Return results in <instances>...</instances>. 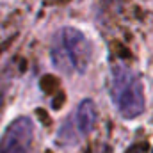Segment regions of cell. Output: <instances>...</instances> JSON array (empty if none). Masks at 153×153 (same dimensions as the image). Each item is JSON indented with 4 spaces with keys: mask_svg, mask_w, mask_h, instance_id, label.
<instances>
[{
    "mask_svg": "<svg viewBox=\"0 0 153 153\" xmlns=\"http://www.w3.org/2000/svg\"><path fill=\"white\" fill-rule=\"evenodd\" d=\"M52 62L68 75H82L93 59V45L89 38L75 27H62L55 32L52 48Z\"/></svg>",
    "mask_w": 153,
    "mask_h": 153,
    "instance_id": "6da1fadb",
    "label": "cell"
},
{
    "mask_svg": "<svg viewBox=\"0 0 153 153\" xmlns=\"http://www.w3.org/2000/svg\"><path fill=\"white\" fill-rule=\"evenodd\" d=\"M111 98L114 102L117 112L134 119L144 111V93L141 78L125 64H114L111 70V84H109Z\"/></svg>",
    "mask_w": 153,
    "mask_h": 153,
    "instance_id": "7a4b0ae2",
    "label": "cell"
},
{
    "mask_svg": "<svg viewBox=\"0 0 153 153\" xmlns=\"http://www.w3.org/2000/svg\"><path fill=\"white\" fill-rule=\"evenodd\" d=\"M98 119V111L93 100H84L78 103L75 112L71 117H68L64 121V125L59 130V141L62 143H76L78 139L85 137L87 134H91V130L94 128Z\"/></svg>",
    "mask_w": 153,
    "mask_h": 153,
    "instance_id": "3957f363",
    "label": "cell"
},
{
    "mask_svg": "<svg viewBox=\"0 0 153 153\" xmlns=\"http://www.w3.org/2000/svg\"><path fill=\"white\" fill-rule=\"evenodd\" d=\"M34 123L27 116L16 117L0 137V153H32Z\"/></svg>",
    "mask_w": 153,
    "mask_h": 153,
    "instance_id": "277c9868",
    "label": "cell"
},
{
    "mask_svg": "<svg viewBox=\"0 0 153 153\" xmlns=\"http://www.w3.org/2000/svg\"><path fill=\"white\" fill-rule=\"evenodd\" d=\"M7 87H9V76L5 71H0V111L5 103V94H7Z\"/></svg>",
    "mask_w": 153,
    "mask_h": 153,
    "instance_id": "5b68a950",
    "label": "cell"
}]
</instances>
